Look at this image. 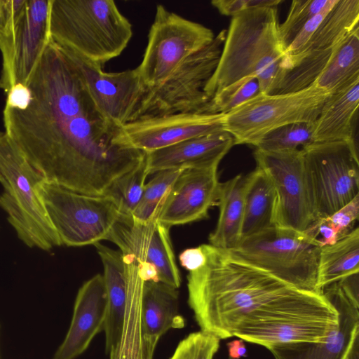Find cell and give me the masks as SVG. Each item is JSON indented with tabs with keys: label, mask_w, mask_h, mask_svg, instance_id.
I'll return each instance as SVG.
<instances>
[{
	"label": "cell",
	"mask_w": 359,
	"mask_h": 359,
	"mask_svg": "<svg viewBox=\"0 0 359 359\" xmlns=\"http://www.w3.org/2000/svg\"><path fill=\"white\" fill-rule=\"evenodd\" d=\"M359 216V195L350 202L327 217L330 222L338 229L341 237L353 229L354 223Z\"/></svg>",
	"instance_id": "74e56055"
},
{
	"label": "cell",
	"mask_w": 359,
	"mask_h": 359,
	"mask_svg": "<svg viewBox=\"0 0 359 359\" xmlns=\"http://www.w3.org/2000/svg\"><path fill=\"white\" fill-rule=\"evenodd\" d=\"M185 320L179 311L177 288L144 280L141 299L140 359H153L160 338L170 329H181Z\"/></svg>",
	"instance_id": "ffe728a7"
},
{
	"label": "cell",
	"mask_w": 359,
	"mask_h": 359,
	"mask_svg": "<svg viewBox=\"0 0 359 359\" xmlns=\"http://www.w3.org/2000/svg\"><path fill=\"white\" fill-rule=\"evenodd\" d=\"M247 181L248 175L240 174L220 182L217 197L219 214L216 227L209 236L211 245L231 250L240 243Z\"/></svg>",
	"instance_id": "cb8c5ba5"
},
{
	"label": "cell",
	"mask_w": 359,
	"mask_h": 359,
	"mask_svg": "<svg viewBox=\"0 0 359 359\" xmlns=\"http://www.w3.org/2000/svg\"><path fill=\"white\" fill-rule=\"evenodd\" d=\"M224 114L176 113L142 118L121 127L123 142L148 153L182 141L221 132Z\"/></svg>",
	"instance_id": "e0dca14e"
},
{
	"label": "cell",
	"mask_w": 359,
	"mask_h": 359,
	"mask_svg": "<svg viewBox=\"0 0 359 359\" xmlns=\"http://www.w3.org/2000/svg\"><path fill=\"white\" fill-rule=\"evenodd\" d=\"M227 348L229 356L231 359H239L246 355V346L241 339L228 342Z\"/></svg>",
	"instance_id": "7bdbcfd3"
},
{
	"label": "cell",
	"mask_w": 359,
	"mask_h": 359,
	"mask_svg": "<svg viewBox=\"0 0 359 359\" xmlns=\"http://www.w3.org/2000/svg\"><path fill=\"white\" fill-rule=\"evenodd\" d=\"M257 167L271 180L276 195L275 225L306 231L314 222L306 183L302 149L254 152Z\"/></svg>",
	"instance_id": "4fadbf2b"
},
{
	"label": "cell",
	"mask_w": 359,
	"mask_h": 359,
	"mask_svg": "<svg viewBox=\"0 0 359 359\" xmlns=\"http://www.w3.org/2000/svg\"><path fill=\"white\" fill-rule=\"evenodd\" d=\"M276 195L268 175L259 167L248 174L241 241L275 225Z\"/></svg>",
	"instance_id": "484cf974"
},
{
	"label": "cell",
	"mask_w": 359,
	"mask_h": 359,
	"mask_svg": "<svg viewBox=\"0 0 359 359\" xmlns=\"http://www.w3.org/2000/svg\"><path fill=\"white\" fill-rule=\"evenodd\" d=\"M62 48L78 67L91 97L104 115L121 127L131 122L147 88L137 67L105 72L102 66Z\"/></svg>",
	"instance_id": "2e32d148"
},
{
	"label": "cell",
	"mask_w": 359,
	"mask_h": 359,
	"mask_svg": "<svg viewBox=\"0 0 359 359\" xmlns=\"http://www.w3.org/2000/svg\"><path fill=\"white\" fill-rule=\"evenodd\" d=\"M217 168H184L168 193L156 220L171 227L206 218L217 201Z\"/></svg>",
	"instance_id": "ac0fdd59"
},
{
	"label": "cell",
	"mask_w": 359,
	"mask_h": 359,
	"mask_svg": "<svg viewBox=\"0 0 359 359\" xmlns=\"http://www.w3.org/2000/svg\"><path fill=\"white\" fill-rule=\"evenodd\" d=\"M220 339L200 330L192 332L180 341L170 359H213Z\"/></svg>",
	"instance_id": "d590c367"
},
{
	"label": "cell",
	"mask_w": 359,
	"mask_h": 359,
	"mask_svg": "<svg viewBox=\"0 0 359 359\" xmlns=\"http://www.w3.org/2000/svg\"><path fill=\"white\" fill-rule=\"evenodd\" d=\"M302 150L314 220L330 216L359 195L355 141L314 142Z\"/></svg>",
	"instance_id": "52a82bcc"
},
{
	"label": "cell",
	"mask_w": 359,
	"mask_h": 359,
	"mask_svg": "<svg viewBox=\"0 0 359 359\" xmlns=\"http://www.w3.org/2000/svg\"><path fill=\"white\" fill-rule=\"evenodd\" d=\"M276 6L243 11L231 17L217 66L204 91L211 99L245 78H257L260 93L271 94L284 76L285 50Z\"/></svg>",
	"instance_id": "3957f363"
},
{
	"label": "cell",
	"mask_w": 359,
	"mask_h": 359,
	"mask_svg": "<svg viewBox=\"0 0 359 359\" xmlns=\"http://www.w3.org/2000/svg\"><path fill=\"white\" fill-rule=\"evenodd\" d=\"M4 18H3V13H2L1 6V4H0V35L2 34V33L4 32Z\"/></svg>",
	"instance_id": "ee69618b"
},
{
	"label": "cell",
	"mask_w": 359,
	"mask_h": 359,
	"mask_svg": "<svg viewBox=\"0 0 359 359\" xmlns=\"http://www.w3.org/2000/svg\"><path fill=\"white\" fill-rule=\"evenodd\" d=\"M226 30L183 60L160 84L146 88L132 121L176 113H203L210 98L204 91L214 73Z\"/></svg>",
	"instance_id": "ba28073f"
},
{
	"label": "cell",
	"mask_w": 359,
	"mask_h": 359,
	"mask_svg": "<svg viewBox=\"0 0 359 359\" xmlns=\"http://www.w3.org/2000/svg\"><path fill=\"white\" fill-rule=\"evenodd\" d=\"M212 31L158 4L143 59L137 67L149 87L165 81L192 53L210 44Z\"/></svg>",
	"instance_id": "8fae6325"
},
{
	"label": "cell",
	"mask_w": 359,
	"mask_h": 359,
	"mask_svg": "<svg viewBox=\"0 0 359 359\" xmlns=\"http://www.w3.org/2000/svg\"><path fill=\"white\" fill-rule=\"evenodd\" d=\"M184 168L158 171L145 183L141 199L132 217L141 223L156 219L159 210L173 183Z\"/></svg>",
	"instance_id": "1f68e13d"
},
{
	"label": "cell",
	"mask_w": 359,
	"mask_h": 359,
	"mask_svg": "<svg viewBox=\"0 0 359 359\" xmlns=\"http://www.w3.org/2000/svg\"><path fill=\"white\" fill-rule=\"evenodd\" d=\"M330 95L316 83L301 91L278 95L259 93L224 116V129L235 144L255 146L268 133L293 123H314Z\"/></svg>",
	"instance_id": "9c48e42d"
},
{
	"label": "cell",
	"mask_w": 359,
	"mask_h": 359,
	"mask_svg": "<svg viewBox=\"0 0 359 359\" xmlns=\"http://www.w3.org/2000/svg\"><path fill=\"white\" fill-rule=\"evenodd\" d=\"M204 266L187 276L188 304L201 330L219 339L327 302L297 288L231 250L201 245Z\"/></svg>",
	"instance_id": "7a4b0ae2"
},
{
	"label": "cell",
	"mask_w": 359,
	"mask_h": 359,
	"mask_svg": "<svg viewBox=\"0 0 359 359\" xmlns=\"http://www.w3.org/2000/svg\"><path fill=\"white\" fill-rule=\"evenodd\" d=\"M359 22V0H337L324 17L304 48L297 55L284 59L286 72L313 51L331 48L348 36Z\"/></svg>",
	"instance_id": "d4e9b609"
},
{
	"label": "cell",
	"mask_w": 359,
	"mask_h": 359,
	"mask_svg": "<svg viewBox=\"0 0 359 359\" xmlns=\"http://www.w3.org/2000/svg\"><path fill=\"white\" fill-rule=\"evenodd\" d=\"M330 0H293L285 20L279 24V35L284 50L290 46L304 25L318 14Z\"/></svg>",
	"instance_id": "e575fe53"
},
{
	"label": "cell",
	"mask_w": 359,
	"mask_h": 359,
	"mask_svg": "<svg viewBox=\"0 0 359 359\" xmlns=\"http://www.w3.org/2000/svg\"><path fill=\"white\" fill-rule=\"evenodd\" d=\"M334 47L311 52L302 58L285 72L280 82L270 95L295 93L313 85L327 65Z\"/></svg>",
	"instance_id": "4dcf8cb0"
},
{
	"label": "cell",
	"mask_w": 359,
	"mask_h": 359,
	"mask_svg": "<svg viewBox=\"0 0 359 359\" xmlns=\"http://www.w3.org/2000/svg\"><path fill=\"white\" fill-rule=\"evenodd\" d=\"M52 39L102 67L128 46L132 25L112 0H51Z\"/></svg>",
	"instance_id": "277c9868"
},
{
	"label": "cell",
	"mask_w": 359,
	"mask_h": 359,
	"mask_svg": "<svg viewBox=\"0 0 359 359\" xmlns=\"http://www.w3.org/2000/svg\"><path fill=\"white\" fill-rule=\"evenodd\" d=\"M320 249L305 232L274 226L241 240L231 251L297 288L319 292Z\"/></svg>",
	"instance_id": "8992f818"
},
{
	"label": "cell",
	"mask_w": 359,
	"mask_h": 359,
	"mask_svg": "<svg viewBox=\"0 0 359 359\" xmlns=\"http://www.w3.org/2000/svg\"><path fill=\"white\" fill-rule=\"evenodd\" d=\"M106 313L105 285L102 275L98 273L79 288L69 327L53 359H75L81 355L104 331Z\"/></svg>",
	"instance_id": "d6986e66"
},
{
	"label": "cell",
	"mask_w": 359,
	"mask_h": 359,
	"mask_svg": "<svg viewBox=\"0 0 359 359\" xmlns=\"http://www.w3.org/2000/svg\"><path fill=\"white\" fill-rule=\"evenodd\" d=\"M314 123H293L268 133L255 146L264 151L300 149L313 143Z\"/></svg>",
	"instance_id": "d6a6232c"
},
{
	"label": "cell",
	"mask_w": 359,
	"mask_h": 359,
	"mask_svg": "<svg viewBox=\"0 0 359 359\" xmlns=\"http://www.w3.org/2000/svg\"><path fill=\"white\" fill-rule=\"evenodd\" d=\"M359 80V27L335 46L323 72L315 81L330 94Z\"/></svg>",
	"instance_id": "f1b7e54d"
},
{
	"label": "cell",
	"mask_w": 359,
	"mask_h": 359,
	"mask_svg": "<svg viewBox=\"0 0 359 359\" xmlns=\"http://www.w3.org/2000/svg\"><path fill=\"white\" fill-rule=\"evenodd\" d=\"M50 4L51 0H27L20 17L0 35V88L5 93L26 84L49 44Z\"/></svg>",
	"instance_id": "7c38bea8"
},
{
	"label": "cell",
	"mask_w": 359,
	"mask_h": 359,
	"mask_svg": "<svg viewBox=\"0 0 359 359\" xmlns=\"http://www.w3.org/2000/svg\"><path fill=\"white\" fill-rule=\"evenodd\" d=\"M341 359H359V324L353 329Z\"/></svg>",
	"instance_id": "b9f144b4"
},
{
	"label": "cell",
	"mask_w": 359,
	"mask_h": 359,
	"mask_svg": "<svg viewBox=\"0 0 359 359\" xmlns=\"http://www.w3.org/2000/svg\"><path fill=\"white\" fill-rule=\"evenodd\" d=\"M180 263L189 272L202 268L206 262V256L202 245L187 248L180 253Z\"/></svg>",
	"instance_id": "60d3db41"
},
{
	"label": "cell",
	"mask_w": 359,
	"mask_h": 359,
	"mask_svg": "<svg viewBox=\"0 0 359 359\" xmlns=\"http://www.w3.org/2000/svg\"><path fill=\"white\" fill-rule=\"evenodd\" d=\"M359 104V80L330 94L315 121L313 143L355 141V118Z\"/></svg>",
	"instance_id": "603a6c76"
},
{
	"label": "cell",
	"mask_w": 359,
	"mask_h": 359,
	"mask_svg": "<svg viewBox=\"0 0 359 359\" xmlns=\"http://www.w3.org/2000/svg\"><path fill=\"white\" fill-rule=\"evenodd\" d=\"M43 180L13 140L0 131V208L27 246L49 251L62 243L39 193Z\"/></svg>",
	"instance_id": "5b68a950"
},
{
	"label": "cell",
	"mask_w": 359,
	"mask_h": 359,
	"mask_svg": "<svg viewBox=\"0 0 359 359\" xmlns=\"http://www.w3.org/2000/svg\"><path fill=\"white\" fill-rule=\"evenodd\" d=\"M5 132L43 180L103 195L147 153L123 142L121 127L98 109L78 67L52 39L26 84L13 86Z\"/></svg>",
	"instance_id": "6da1fadb"
},
{
	"label": "cell",
	"mask_w": 359,
	"mask_h": 359,
	"mask_svg": "<svg viewBox=\"0 0 359 359\" xmlns=\"http://www.w3.org/2000/svg\"><path fill=\"white\" fill-rule=\"evenodd\" d=\"M127 261V302L120 339L109 353V359H140L141 299L144 278L136 262Z\"/></svg>",
	"instance_id": "4316f807"
},
{
	"label": "cell",
	"mask_w": 359,
	"mask_h": 359,
	"mask_svg": "<svg viewBox=\"0 0 359 359\" xmlns=\"http://www.w3.org/2000/svg\"><path fill=\"white\" fill-rule=\"evenodd\" d=\"M259 93V83L257 78L241 79L214 95L203 113L225 114Z\"/></svg>",
	"instance_id": "836d02e7"
},
{
	"label": "cell",
	"mask_w": 359,
	"mask_h": 359,
	"mask_svg": "<svg viewBox=\"0 0 359 359\" xmlns=\"http://www.w3.org/2000/svg\"><path fill=\"white\" fill-rule=\"evenodd\" d=\"M359 283L350 276L326 285L323 296L339 314V325L323 342L300 341L266 347L275 359H341L352 332L359 324Z\"/></svg>",
	"instance_id": "9a60e30c"
},
{
	"label": "cell",
	"mask_w": 359,
	"mask_h": 359,
	"mask_svg": "<svg viewBox=\"0 0 359 359\" xmlns=\"http://www.w3.org/2000/svg\"><path fill=\"white\" fill-rule=\"evenodd\" d=\"M39 193L62 245L81 247L107 240L121 215L105 195L79 193L44 180Z\"/></svg>",
	"instance_id": "30bf717a"
},
{
	"label": "cell",
	"mask_w": 359,
	"mask_h": 359,
	"mask_svg": "<svg viewBox=\"0 0 359 359\" xmlns=\"http://www.w3.org/2000/svg\"><path fill=\"white\" fill-rule=\"evenodd\" d=\"M282 2V0H213L211 4L220 14L232 17L240 12L251 8L277 7Z\"/></svg>",
	"instance_id": "f35d334b"
},
{
	"label": "cell",
	"mask_w": 359,
	"mask_h": 359,
	"mask_svg": "<svg viewBox=\"0 0 359 359\" xmlns=\"http://www.w3.org/2000/svg\"><path fill=\"white\" fill-rule=\"evenodd\" d=\"M149 175L146 157L133 169L115 179L103 195L114 203L121 215L132 216L141 199Z\"/></svg>",
	"instance_id": "f546056e"
},
{
	"label": "cell",
	"mask_w": 359,
	"mask_h": 359,
	"mask_svg": "<svg viewBox=\"0 0 359 359\" xmlns=\"http://www.w3.org/2000/svg\"><path fill=\"white\" fill-rule=\"evenodd\" d=\"M359 273V229H353L335 243L322 247L320 252L316 290Z\"/></svg>",
	"instance_id": "83f0119b"
},
{
	"label": "cell",
	"mask_w": 359,
	"mask_h": 359,
	"mask_svg": "<svg viewBox=\"0 0 359 359\" xmlns=\"http://www.w3.org/2000/svg\"><path fill=\"white\" fill-rule=\"evenodd\" d=\"M170 228L156 219L141 223L120 215L107 240L114 243L125 257L153 269L158 281L177 289L181 277Z\"/></svg>",
	"instance_id": "5bb4252c"
},
{
	"label": "cell",
	"mask_w": 359,
	"mask_h": 359,
	"mask_svg": "<svg viewBox=\"0 0 359 359\" xmlns=\"http://www.w3.org/2000/svg\"><path fill=\"white\" fill-rule=\"evenodd\" d=\"M336 1L337 0H330L329 3L318 14L312 17L304 25L285 49L283 60L297 55L304 48L324 17Z\"/></svg>",
	"instance_id": "8d00e7d4"
},
{
	"label": "cell",
	"mask_w": 359,
	"mask_h": 359,
	"mask_svg": "<svg viewBox=\"0 0 359 359\" xmlns=\"http://www.w3.org/2000/svg\"><path fill=\"white\" fill-rule=\"evenodd\" d=\"M234 145V138L225 130L191 138L147 153V170L154 174L173 168L218 167Z\"/></svg>",
	"instance_id": "44dd1931"
},
{
	"label": "cell",
	"mask_w": 359,
	"mask_h": 359,
	"mask_svg": "<svg viewBox=\"0 0 359 359\" xmlns=\"http://www.w3.org/2000/svg\"><path fill=\"white\" fill-rule=\"evenodd\" d=\"M322 248L335 243L342 237L327 217L318 219L304 231Z\"/></svg>",
	"instance_id": "ab89813d"
},
{
	"label": "cell",
	"mask_w": 359,
	"mask_h": 359,
	"mask_svg": "<svg viewBox=\"0 0 359 359\" xmlns=\"http://www.w3.org/2000/svg\"><path fill=\"white\" fill-rule=\"evenodd\" d=\"M101 259L107 294L104 332L105 350L109 353L118 344L123 330L127 302V261L122 252L100 243L94 245Z\"/></svg>",
	"instance_id": "7402d4cb"
}]
</instances>
